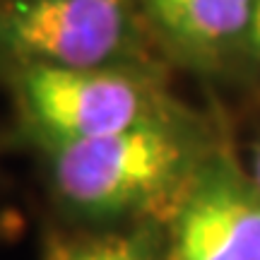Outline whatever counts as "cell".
<instances>
[{"mask_svg":"<svg viewBox=\"0 0 260 260\" xmlns=\"http://www.w3.org/2000/svg\"><path fill=\"white\" fill-rule=\"evenodd\" d=\"M251 178L258 183L260 188V145L253 149V159H251Z\"/></svg>","mask_w":260,"mask_h":260,"instance_id":"ba28073f","label":"cell"},{"mask_svg":"<svg viewBox=\"0 0 260 260\" xmlns=\"http://www.w3.org/2000/svg\"><path fill=\"white\" fill-rule=\"evenodd\" d=\"M41 260H161L157 239L147 229L63 236L51 234Z\"/></svg>","mask_w":260,"mask_h":260,"instance_id":"8992f818","label":"cell"},{"mask_svg":"<svg viewBox=\"0 0 260 260\" xmlns=\"http://www.w3.org/2000/svg\"><path fill=\"white\" fill-rule=\"evenodd\" d=\"M53 186L73 210L116 219L169 205L193 176L188 145L159 118L121 133L51 145Z\"/></svg>","mask_w":260,"mask_h":260,"instance_id":"6da1fadb","label":"cell"},{"mask_svg":"<svg viewBox=\"0 0 260 260\" xmlns=\"http://www.w3.org/2000/svg\"><path fill=\"white\" fill-rule=\"evenodd\" d=\"M161 260H260V188L217 157L198 167L171 210Z\"/></svg>","mask_w":260,"mask_h":260,"instance_id":"3957f363","label":"cell"},{"mask_svg":"<svg viewBox=\"0 0 260 260\" xmlns=\"http://www.w3.org/2000/svg\"><path fill=\"white\" fill-rule=\"evenodd\" d=\"M149 5L174 37L210 48L251 27L255 0H149Z\"/></svg>","mask_w":260,"mask_h":260,"instance_id":"5b68a950","label":"cell"},{"mask_svg":"<svg viewBox=\"0 0 260 260\" xmlns=\"http://www.w3.org/2000/svg\"><path fill=\"white\" fill-rule=\"evenodd\" d=\"M121 37L118 0H12L0 12V41L24 65L96 68Z\"/></svg>","mask_w":260,"mask_h":260,"instance_id":"277c9868","label":"cell"},{"mask_svg":"<svg viewBox=\"0 0 260 260\" xmlns=\"http://www.w3.org/2000/svg\"><path fill=\"white\" fill-rule=\"evenodd\" d=\"M17 92L27 121L51 145L102 138L157 118L135 80L102 65L27 63Z\"/></svg>","mask_w":260,"mask_h":260,"instance_id":"7a4b0ae2","label":"cell"},{"mask_svg":"<svg viewBox=\"0 0 260 260\" xmlns=\"http://www.w3.org/2000/svg\"><path fill=\"white\" fill-rule=\"evenodd\" d=\"M118 3H121V0H118Z\"/></svg>","mask_w":260,"mask_h":260,"instance_id":"8fae6325","label":"cell"},{"mask_svg":"<svg viewBox=\"0 0 260 260\" xmlns=\"http://www.w3.org/2000/svg\"><path fill=\"white\" fill-rule=\"evenodd\" d=\"M251 37L255 48L260 51V12H255V10H253V17H251Z\"/></svg>","mask_w":260,"mask_h":260,"instance_id":"9c48e42d","label":"cell"},{"mask_svg":"<svg viewBox=\"0 0 260 260\" xmlns=\"http://www.w3.org/2000/svg\"><path fill=\"white\" fill-rule=\"evenodd\" d=\"M19 232V217L12 210H5L0 212V243L10 241L12 236H17Z\"/></svg>","mask_w":260,"mask_h":260,"instance_id":"52a82bcc","label":"cell"},{"mask_svg":"<svg viewBox=\"0 0 260 260\" xmlns=\"http://www.w3.org/2000/svg\"><path fill=\"white\" fill-rule=\"evenodd\" d=\"M253 10H255V12H260V0H255V8H253Z\"/></svg>","mask_w":260,"mask_h":260,"instance_id":"30bf717a","label":"cell"}]
</instances>
